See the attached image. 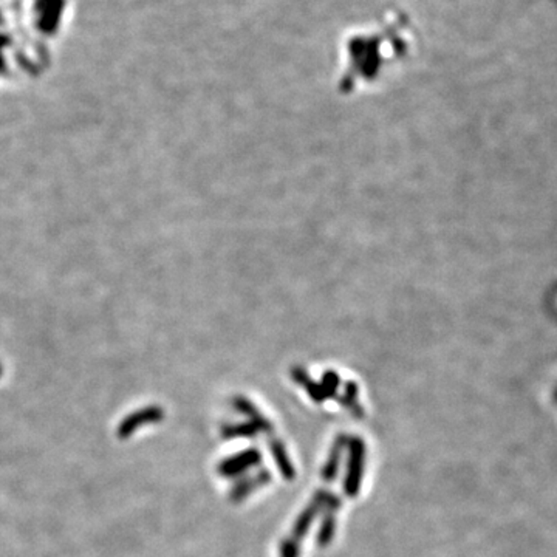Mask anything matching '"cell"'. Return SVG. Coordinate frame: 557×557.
I'll return each instance as SVG.
<instances>
[{"mask_svg":"<svg viewBox=\"0 0 557 557\" xmlns=\"http://www.w3.org/2000/svg\"><path fill=\"white\" fill-rule=\"evenodd\" d=\"M345 444H347V438H345L344 435H339L335 443H333L329 460H326L325 467L322 471L324 485L315 492L311 502L306 505L302 512H300L296 525H294V528L291 529L290 537L285 539L284 545H282L280 557H299L300 543H302L304 537L306 536V531L310 529L316 516L322 511L324 503L326 502V498H329L330 486L335 482V478L338 476V469L339 465H341V456Z\"/></svg>","mask_w":557,"mask_h":557,"instance_id":"obj_1","label":"cell"},{"mask_svg":"<svg viewBox=\"0 0 557 557\" xmlns=\"http://www.w3.org/2000/svg\"><path fill=\"white\" fill-rule=\"evenodd\" d=\"M257 462H259V453L255 451H248L245 453H242L240 457H237L234 463H229V471L240 472L242 467L255 465Z\"/></svg>","mask_w":557,"mask_h":557,"instance_id":"obj_2","label":"cell"}]
</instances>
